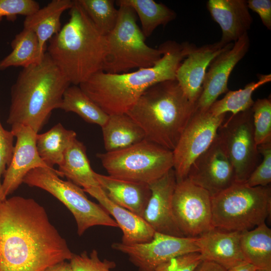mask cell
I'll return each mask as SVG.
<instances>
[{
  "instance_id": "6da1fadb",
  "label": "cell",
  "mask_w": 271,
  "mask_h": 271,
  "mask_svg": "<svg viewBox=\"0 0 271 271\" xmlns=\"http://www.w3.org/2000/svg\"><path fill=\"white\" fill-rule=\"evenodd\" d=\"M73 254L35 200L0 201V271H42Z\"/></svg>"
},
{
  "instance_id": "7a4b0ae2",
  "label": "cell",
  "mask_w": 271,
  "mask_h": 271,
  "mask_svg": "<svg viewBox=\"0 0 271 271\" xmlns=\"http://www.w3.org/2000/svg\"><path fill=\"white\" fill-rule=\"evenodd\" d=\"M162 58L152 67L112 74L100 71L79 86L108 115L126 113L148 88L176 80L177 70L186 57L191 44L163 43Z\"/></svg>"
},
{
  "instance_id": "3957f363",
  "label": "cell",
  "mask_w": 271,
  "mask_h": 271,
  "mask_svg": "<svg viewBox=\"0 0 271 271\" xmlns=\"http://www.w3.org/2000/svg\"><path fill=\"white\" fill-rule=\"evenodd\" d=\"M69 15L68 21L49 41L46 52L70 84L79 85L102 71L107 42L78 0Z\"/></svg>"
},
{
  "instance_id": "277c9868",
  "label": "cell",
  "mask_w": 271,
  "mask_h": 271,
  "mask_svg": "<svg viewBox=\"0 0 271 271\" xmlns=\"http://www.w3.org/2000/svg\"><path fill=\"white\" fill-rule=\"evenodd\" d=\"M70 85L46 52L39 62L23 68L12 86L7 123L28 126L38 133L53 110L60 109Z\"/></svg>"
},
{
  "instance_id": "5b68a950",
  "label": "cell",
  "mask_w": 271,
  "mask_h": 271,
  "mask_svg": "<svg viewBox=\"0 0 271 271\" xmlns=\"http://www.w3.org/2000/svg\"><path fill=\"white\" fill-rule=\"evenodd\" d=\"M195 108L173 80L148 88L126 113L141 127L146 140L173 151Z\"/></svg>"
},
{
  "instance_id": "8992f818",
  "label": "cell",
  "mask_w": 271,
  "mask_h": 271,
  "mask_svg": "<svg viewBox=\"0 0 271 271\" xmlns=\"http://www.w3.org/2000/svg\"><path fill=\"white\" fill-rule=\"evenodd\" d=\"M211 205L214 228L228 231L249 230L265 223L270 216L271 188L235 182L211 197Z\"/></svg>"
},
{
  "instance_id": "52a82bcc",
  "label": "cell",
  "mask_w": 271,
  "mask_h": 271,
  "mask_svg": "<svg viewBox=\"0 0 271 271\" xmlns=\"http://www.w3.org/2000/svg\"><path fill=\"white\" fill-rule=\"evenodd\" d=\"M115 26L107 35V53L102 71L118 74L133 69L153 66L162 57L163 51L148 46L137 23L136 14L130 7L118 6Z\"/></svg>"
},
{
  "instance_id": "ba28073f",
  "label": "cell",
  "mask_w": 271,
  "mask_h": 271,
  "mask_svg": "<svg viewBox=\"0 0 271 271\" xmlns=\"http://www.w3.org/2000/svg\"><path fill=\"white\" fill-rule=\"evenodd\" d=\"M96 156L109 176L148 185L174 165L172 151L146 139L126 148Z\"/></svg>"
},
{
  "instance_id": "9c48e42d",
  "label": "cell",
  "mask_w": 271,
  "mask_h": 271,
  "mask_svg": "<svg viewBox=\"0 0 271 271\" xmlns=\"http://www.w3.org/2000/svg\"><path fill=\"white\" fill-rule=\"evenodd\" d=\"M23 183L44 190L60 201L73 214L79 236L94 226L118 227L114 219L100 205L89 200L79 186L60 179L54 169H33L27 174Z\"/></svg>"
},
{
  "instance_id": "30bf717a",
  "label": "cell",
  "mask_w": 271,
  "mask_h": 271,
  "mask_svg": "<svg viewBox=\"0 0 271 271\" xmlns=\"http://www.w3.org/2000/svg\"><path fill=\"white\" fill-rule=\"evenodd\" d=\"M217 133L234 169L235 182L244 183L259 163L260 155L254 138L251 108L225 117Z\"/></svg>"
},
{
  "instance_id": "8fae6325",
  "label": "cell",
  "mask_w": 271,
  "mask_h": 271,
  "mask_svg": "<svg viewBox=\"0 0 271 271\" xmlns=\"http://www.w3.org/2000/svg\"><path fill=\"white\" fill-rule=\"evenodd\" d=\"M226 114L195 109L172 151L177 182L187 178L191 165L211 145Z\"/></svg>"
},
{
  "instance_id": "7c38bea8",
  "label": "cell",
  "mask_w": 271,
  "mask_h": 271,
  "mask_svg": "<svg viewBox=\"0 0 271 271\" xmlns=\"http://www.w3.org/2000/svg\"><path fill=\"white\" fill-rule=\"evenodd\" d=\"M172 209L176 223L185 237L196 238L214 228L210 195L187 178L176 183Z\"/></svg>"
},
{
  "instance_id": "4fadbf2b",
  "label": "cell",
  "mask_w": 271,
  "mask_h": 271,
  "mask_svg": "<svg viewBox=\"0 0 271 271\" xmlns=\"http://www.w3.org/2000/svg\"><path fill=\"white\" fill-rule=\"evenodd\" d=\"M111 247L126 254L139 271H154L159 265L173 257L199 252L196 238L178 237L156 232L149 242L131 245L115 242Z\"/></svg>"
},
{
  "instance_id": "5bb4252c",
  "label": "cell",
  "mask_w": 271,
  "mask_h": 271,
  "mask_svg": "<svg viewBox=\"0 0 271 271\" xmlns=\"http://www.w3.org/2000/svg\"><path fill=\"white\" fill-rule=\"evenodd\" d=\"M187 178L212 197L235 182L233 166L218 133L209 148L192 164Z\"/></svg>"
},
{
  "instance_id": "9a60e30c",
  "label": "cell",
  "mask_w": 271,
  "mask_h": 271,
  "mask_svg": "<svg viewBox=\"0 0 271 271\" xmlns=\"http://www.w3.org/2000/svg\"><path fill=\"white\" fill-rule=\"evenodd\" d=\"M249 47V38L246 33L234 42L233 46L212 60L205 75L202 92L196 103V110L207 111L221 94L229 91L227 84L230 75L247 53Z\"/></svg>"
},
{
  "instance_id": "2e32d148",
  "label": "cell",
  "mask_w": 271,
  "mask_h": 271,
  "mask_svg": "<svg viewBox=\"0 0 271 271\" xmlns=\"http://www.w3.org/2000/svg\"><path fill=\"white\" fill-rule=\"evenodd\" d=\"M11 130L16 138V142L12 160L4 174L0 201L6 199L18 188L30 171L39 167L48 168L37 150V133L24 125L12 127Z\"/></svg>"
},
{
  "instance_id": "e0dca14e",
  "label": "cell",
  "mask_w": 271,
  "mask_h": 271,
  "mask_svg": "<svg viewBox=\"0 0 271 271\" xmlns=\"http://www.w3.org/2000/svg\"><path fill=\"white\" fill-rule=\"evenodd\" d=\"M176 183L173 168L149 184L151 194L143 218L156 232L185 237L176 223L172 209V198Z\"/></svg>"
},
{
  "instance_id": "ac0fdd59",
  "label": "cell",
  "mask_w": 271,
  "mask_h": 271,
  "mask_svg": "<svg viewBox=\"0 0 271 271\" xmlns=\"http://www.w3.org/2000/svg\"><path fill=\"white\" fill-rule=\"evenodd\" d=\"M233 44H224L220 41L200 47L191 44L187 56L180 64L176 74V80L190 102L196 104L198 100L206 69L212 60Z\"/></svg>"
},
{
  "instance_id": "d6986e66",
  "label": "cell",
  "mask_w": 271,
  "mask_h": 271,
  "mask_svg": "<svg viewBox=\"0 0 271 271\" xmlns=\"http://www.w3.org/2000/svg\"><path fill=\"white\" fill-rule=\"evenodd\" d=\"M241 232L214 228L196 237L203 260L214 262L228 270L247 262L240 246Z\"/></svg>"
},
{
  "instance_id": "ffe728a7",
  "label": "cell",
  "mask_w": 271,
  "mask_h": 271,
  "mask_svg": "<svg viewBox=\"0 0 271 271\" xmlns=\"http://www.w3.org/2000/svg\"><path fill=\"white\" fill-rule=\"evenodd\" d=\"M207 8L221 28L220 41L224 44L234 43L247 33L253 22L245 0H209Z\"/></svg>"
},
{
  "instance_id": "44dd1931",
  "label": "cell",
  "mask_w": 271,
  "mask_h": 271,
  "mask_svg": "<svg viewBox=\"0 0 271 271\" xmlns=\"http://www.w3.org/2000/svg\"><path fill=\"white\" fill-rule=\"evenodd\" d=\"M83 190L96 199L108 214L113 217L122 232V244L142 243L153 239L155 231L143 218L113 202L100 186Z\"/></svg>"
},
{
  "instance_id": "7402d4cb",
  "label": "cell",
  "mask_w": 271,
  "mask_h": 271,
  "mask_svg": "<svg viewBox=\"0 0 271 271\" xmlns=\"http://www.w3.org/2000/svg\"><path fill=\"white\" fill-rule=\"evenodd\" d=\"M95 176L99 186L110 200L143 217L151 194L149 185L97 173Z\"/></svg>"
},
{
  "instance_id": "603a6c76",
  "label": "cell",
  "mask_w": 271,
  "mask_h": 271,
  "mask_svg": "<svg viewBox=\"0 0 271 271\" xmlns=\"http://www.w3.org/2000/svg\"><path fill=\"white\" fill-rule=\"evenodd\" d=\"M74 4L71 0H53L43 8L26 17L24 28L33 31L39 43L40 57L43 58L47 50L46 43L61 29L60 21L62 14L69 10Z\"/></svg>"
},
{
  "instance_id": "cb8c5ba5",
  "label": "cell",
  "mask_w": 271,
  "mask_h": 271,
  "mask_svg": "<svg viewBox=\"0 0 271 271\" xmlns=\"http://www.w3.org/2000/svg\"><path fill=\"white\" fill-rule=\"evenodd\" d=\"M101 128L106 152L126 148L145 139L143 129L126 113L109 115Z\"/></svg>"
},
{
  "instance_id": "d4e9b609",
  "label": "cell",
  "mask_w": 271,
  "mask_h": 271,
  "mask_svg": "<svg viewBox=\"0 0 271 271\" xmlns=\"http://www.w3.org/2000/svg\"><path fill=\"white\" fill-rule=\"evenodd\" d=\"M59 176H65L69 181L83 190L99 186L95 173L91 168L84 144L75 139L66 150L63 160L58 166Z\"/></svg>"
},
{
  "instance_id": "484cf974",
  "label": "cell",
  "mask_w": 271,
  "mask_h": 271,
  "mask_svg": "<svg viewBox=\"0 0 271 271\" xmlns=\"http://www.w3.org/2000/svg\"><path fill=\"white\" fill-rule=\"evenodd\" d=\"M75 139L74 130L58 123L47 131L37 134V150L48 167L54 169V166L61 164L66 150Z\"/></svg>"
},
{
  "instance_id": "4316f807",
  "label": "cell",
  "mask_w": 271,
  "mask_h": 271,
  "mask_svg": "<svg viewBox=\"0 0 271 271\" xmlns=\"http://www.w3.org/2000/svg\"><path fill=\"white\" fill-rule=\"evenodd\" d=\"M240 246L247 262L257 268L271 270V229L265 223L241 232Z\"/></svg>"
},
{
  "instance_id": "83f0119b",
  "label": "cell",
  "mask_w": 271,
  "mask_h": 271,
  "mask_svg": "<svg viewBox=\"0 0 271 271\" xmlns=\"http://www.w3.org/2000/svg\"><path fill=\"white\" fill-rule=\"evenodd\" d=\"M115 3L133 10L140 20L141 30L146 38L151 36L158 27L166 26L177 16L173 10L154 0H118Z\"/></svg>"
},
{
  "instance_id": "f1b7e54d",
  "label": "cell",
  "mask_w": 271,
  "mask_h": 271,
  "mask_svg": "<svg viewBox=\"0 0 271 271\" xmlns=\"http://www.w3.org/2000/svg\"><path fill=\"white\" fill-rule=\"evenodd\" d=\"M12 51L0 60V71L11 67L23 68L39 62L42 58L39 54V43L35 34L23 28L11 42Z\"/></svg>"
},
{
  "instance_id": "f546056e",
  "label": "cell",
  "mask_w": 271,
  "mask_h": 271,
  "mask_svg": "<svg viewBox=\"0 0 271 271\" xmlns=\"http://www.w3.org/2000/svg\"><path fill=\"white\" fill-rule=\"evenodd\" d=\"M60 109L78 114L85 121L102 127L108 115L79 87L70 85L65 90Z\"/></svg>"
},
{
  "instance_id": "4dcf8cb0",
  "label": "cell",
  "mask_w": 271,
  "mask_h": 271,
  "mask_svg": "<svg viewBox=\"0 0 271 271\" xmlns=\"http://www.w3.org/2000/svg\"><path fill=\"white\" fill-rule=\"evenodd\" d=\"M258 78L257 81L248 83L243 89L229 90L223 98L216 100L208 111L217 116L228 112L236 114L251 108L254 102L252 98L253 92L262 85L270 82L271 75L260 74Z\"/></svg>"
},
{
  "instance_id": "1f68e13d",
  "label": "cell",
  "mask_w": 271,
  "mask_h": 271,
  "mask_svg": "<svg viewBox=\"0 0 271 271\" xmlns=\"http://www.w3.org/2000/svg\"><path fill=\"white\" fill-rule=\"evenodd\" d=\"M90 19L104 36L114 28L118 17V10L112 0H78Z\"/></svg>"
},
{
  "instance_id": "d6a6232c",
  "label": "cell",
  "mask_w": 271,
  "mask_h": 271,
  "mask_svg": "<svg viewBox=\"0 0 271 271\" xmlns=\"http://www.w3.org/2000/svg\"><path fill=\"white\" fill-rule=\"evenodd\" d=\"M254 138L258 146L271 143V99L259 98L251 107Z\"/></svg>"
},
{
  "instance_id": "836d02e7",
  "label": "cell",
  "mask_w": 271,
  "mask_h": 271,
  "mask_svg": "<svg viewBox=\"0 0 271 271\" xmlns=\"http://www.w3.org/2000/svg\"><path fill=\"white\" fill-rule=\"evenodd\" d=\"M70 261L72 271H111L116 266L113 261L101 260L95 249L89 254L86 251L80 254H73Z\"/></svg>"
},
{
  "instance_id": "e575fe53",
  "label": "cell",
  "mask_w": 271,
  "mask_h": 271,
  "mask_svg": "<svg viewBox=\"0 0 271 271\" xmlns=\"http://www.w3.org/2000/svg\"><path fill=\"white\" fill-rule=\"evenodd\" d=\"M257 148L262 159L244 183L249 187L267 186L271 182V143L259 145Z\"/></svg>"
},
{
  "instance_id": "d590c367",
  "label": "cell",
  "mask_w": 271,
  "mask_h": 271,
  "mask_svg": "<svg viewBox=\"0 0 271 271\" xmlns=\"http://www.w3.org/2000/svg\"><path fill=\"white\" fill-rule=\"evenodd\" d=\"M40 8L34 0H0V22L4 18L14 22L18 16H29Z\"/></svg>"
},
{
  "instance_id": "8d00e7d4",
  "label": "cell",
  "mask_w": 271,
  "mask_h": 271,
  "mask_svg": "<svg viewBox=\"0 0 271 271\" xmlns=\"http://www.w3.org/2000/svg\"><path fill=\"white\" fill-rule=\"evenodd\" d=\"M203 260L199 252L183 254L162 263L154 271H195Z\"/></svg>"
},
{
  "instance_id": "74e56055",
  "label": "cell",
  "mask_w": 271,
  "mask_h": 271,
  "mask_svg": "<svg viewBox=\"0 0 271 271\" xmlns=\"http://www.w3.org/2000/svg\"><path fill=\"white\" fill-rule=\"evenodd\" d=\"M15 138L13 131L6 129L0 120V189L2 176L4 175L12 158Z\"/></svg>"
},
{
  "instance_id": "f35d334b",
  "label": "cell",
  "mask_w": 271,
  "mask_h": 271,
  "mask_svg": "<svg viewBox=\"0 0 271 271\" xmlns=\"http://www.w3.org/2000/svg\"><path fill=\"white\" fill-rule=\"evenodd\" d=\"M248 9L256 13L259 16L263 25L269 30H271V1H247Z\"/></svg>"
},
{
  "instance_id": "ab89813d",
  "label": "cell",
  "mask_w": 271,
  "mask_h": 271,
  "mask_svg": "<svg viewBox=\"0 0 271 271\" xmlns=\"http://www.w3.org/2000/svg\"><path fill=\"white\" fill-rule=\"evenodd\" d=\"M220 265L207 260H203L195 271H226Z\"/></svg>"
},
{
  "instance_id": "60d3db41",
  "label": "cell",
  "mask_w": 271,
  "mask_h": 271,
  "mask_svg": "<svg viewBox=\"0 0 271 271\" xmlns=\"http://www.w3.org/2000/svg\"><path fill=\"white\" fill-rule=\"evenodd\" d=\"M42 271H72L70 263L63 261L46 268Z\"/></svg>"
},
{
  "instance_id": "b9f144b4",
  "label": "cell",
  "mask_w": 271,
  "mask_h": 271,
  "mask_svg": "<svg viewBox=\"0 0 271 271\" xmlns=\"http://www.w3.org/2000/svg\"><path fill=\"white\" fill-rule=\"evenodd\" d=\"M257 268L248 262L236 265L226 271H255Z\"/></svg>"
},
{
  "instance_id": "7bdbcfd3",
  "label": "cell",
  "mask_w": 271,
  "mask_h": 271,
  "mask_svg": "<svg viewBox=\"0 0 271 271\" xmlns=\"http://www.w3.org/2000/svg\"><path fill=\"white\" fill-rule=\"evenodd\" d=\"M255 271H271V270L257 268Z\"/></svg>"
}]
</instances>
